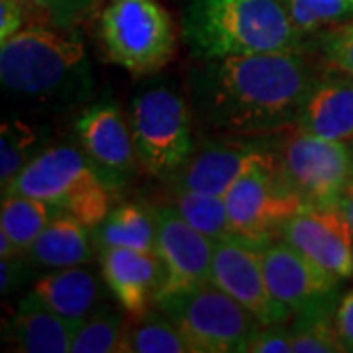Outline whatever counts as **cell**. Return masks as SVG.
I'll return each mask as SVG.
<instances>
[{
	"instance_id": "14",
	"label": "cell",
	"mask_w": 353,
	"mask_h": 353,
	"mask_svg": "<svg viewBox=\"0 0 353 353\" xmlns=\"http://www.w3.org/2000/svg\"><path fill=\"white\" fill-rule=\"evenodd\" d=\"M279 238L334 277H353V234L338 208H304L281 228Z\"/></svg>"
},
{
	"instance_id": "4",
	"label": "cell",
	"mask_w": 353,
	"mask_h": 353,
	"mask_svg": "<svg viewBox=\"0 0 353 353\" xmlns=\"http://www.w3.org/2000/svg\"><path fill=\"white\" fill-rule=\"evenodd\" d=\"M2 194H26L57 206L88 228L112 210V190L106 187L79 145H50L2 189Z\"/></svg>"
},
{
	"instance_id": "16",
	"label": "cell",
	"mask_w": 353,
	"mask_h": 353,
	"mask_svg": "<svg viewBox=\"0 0 353 353\" xmlns=\"http://www.w3.org/2000/svg\"><path fill=\"white\" fill-rule=\"evenodd\" d=\"M99 261L108 290L128 314L148 312L165 279L159 257L155 253L114 248L99 253Z\"/></svg>"
},
{
	"instance_id": "12",
	"label": "cell",
	"mask_w": 353,
	"mask_h": 353,
	"mask_svg": "<svg viewBox=\"0 0 353 353\" xmlns=\"http://www.w3.org/2000/svg\"><path fill=\"white\" fill-rule=\"evenodd\" d=\"M210 283L255 316L261 326L290 322L292 318L289 308L269 290L261 250L248 241L238 238L214 241Z\"/></svg>"
},
{
	"instance_id": "9",
	"label": "cell",
	"mask_w": 353,
	"mask_h": 353,
	"mask_svg": "<svg viewBox=\"0 0 353 353\" xmlns=\"http://www.w3.org/2000/svg\"><path fill=\"white\" fill-rule=\"evenodd\" d=\"M277 163L306 208H336L353 175V148L347 141L299 132L283 143Z\"/></svg>"
},
{
	"instance_id": "13",
	"label": "cell",
	"mask_w": 353,
	"mask_h": 353,
	"mask_svg": "<svg viewBox=\"0 0 353 353\" xmlns=\"http://www.w3.org/2000/svg\"><path fill=\"white\" fill-rule=\"evenodd\" d=\"M152 210L157 224L155 255L165 271L163 285L155 299L210 283L214 241L190 226L173 204L152 206Z\"/></svg>"
},
{
	"instance_id": "22",
	"label": "cell",
	"mask_w": 353,
	"mask_h": 353,
	"mask_svg": "<svg viewBox=\"0 0 353 353\" xmlns=\"http://www.w3.org/2000/svg\"><path fill=\"white\" fill-rule=\"evenodd\" d=\"M65 214L50 202L26 194H2L0 232L8 236L18 253H24L57 216Z\"/></svg>"
},
{
	"instance_id": "32",
	"label": "cell",
	"mask_w": 353,
	"mask_h": 353,
	"mask_svg": "<svg viewBox=\"0 0 353 353\" xmlns=\"http://www.w3.org/2000/svg\"><path fill=\"white\" fill-rule=\"evenodd\" d=\"M24 2L48 14L51 22L61 28H73L77 20L83 16L73 0H24Z\"/></svg>"
},
{
	"instance_id": "33",
	"label": "cell",
	"mask_w": 353,
	"mask_h": 353,
	"mask_svg": "<svg viewBox=\"0 0 353 353\" xmlns=\"http://www.w3.org/2000/svg\"><path fill=\"white\" fill-rule=\"evenodd\" d=\"M26 28L24 0H0V43Z\"/></svg>"
},
{
	"instance_id": "5",
	"label": "cell",
	"mask_w": 353,
	"mask_h": 353,
	"mask_svg": "<svg viewBox=\"0 0 353 353\" xmlns=\"http://www.w3.org/2000/svg\"><path fill=\"white\" fill-rule=\"evenodd\" d=\"M106 57L132 75H153L173 59L175 24L159 0H106L99 14Z\"/></svg>"
},
{
	"instance_id": "35",
	"label": "cell",
	"mask_w": 353,
	"mask_h": 353,
	"mask_svg": "<svg viewBox=\"0 0 353 353\" xmlns=\"http://www.w3.org/2000/svg\"><path fill=\"white\" fill-rule=\"evenodd\" d=\"M336 208L340 210V214L343 216V220L347 222V226H350L353 234V175L347 181V185L343 187V190H341L340 201H338Z\"/></svg>"
},
{
	"instance_id": "19",
	"label": "cell",
	"mask_w": 353,
	"mask_h": 353,
	"mask_svg": "<svg viewBox=\"0 0 353 353\" xmlns=\"http://www.w3.org/2000/svg\"><path fill=\"white\" fill-rule=\"evenodd\" d=\"M79 326V320H69L22 299L12 318L4 326V334L16 352L69 353L73 350Z\"/></svg>"
},
{
	"instance_id": "15",
	"label": "cell",
	"mask_w": 353,
	"mask_h": 353,
	"mask_svg": "<svg viewBox=\"0 0 353 353\" xmlns=\"http://www.w3.org/2000/svg\"><path fill=\"white\" fill-rule=\"evenodd\" d=\"M267 155L269 152L253 143H204L202 148H194L187 161L165 181L169 187L175 189L199 190L224 196L255 161Z\"/></svg>"
},
{
	"instance_id": "25",
	"label": "cell",
	"mask_w": 353,
	"mask_h": 353,
	"mask_svg": "<svg viewBox=\"0 0 353 353\" xmlns=\"http://www.w3.org/2000/svg\"><path fill=\"white\" fill-rule=\"evenodd\" d=\"M46 150V136L38 126L22 118H8L0 128V185L2 189L14 176Z\"/></svg>"
},
{
	"instance_id": "17",
	"label": "cell",
	"mask_w": 353,
	"mask_h": 353,
	"mask_svg": "<svg viewBox=\"0 0 353 353\" xmlns=\"http://www.w3.org/2000/svg\"><path fill=\"white\" fill-rule=\"evenodd\" d=\"M106 287L102 273L90 263L77 265L38 277L24 299L69 320L83 322L106 303Z\"/></svg>"
},
{
	"instance_id": "2",
	"label": "cell",
	"mask_w": 353,
	"mask_h": 353,
	"mask_svg": "<svg viewBox=\"0 0 353 353\" xmlns=\"http://www.w3.org/2000/svg\"><path fill=\"white\" fill-rule=\"evenodd\" d=\"M0 83L10 97L41 108H73L92 90L85 43L73 28L26 26L0 43Z\"/></svg>"
},
{
	"instance_id": "6",
	"label": "cell",
	"mask_w": 353,
	"mask_h": 353,
	"mask_svg": "<svg viewBox=\"0 0 353 353\" xmlns=\"http://www.w3.org/2000/svg\"><path fill=\"white\" fill-rule=\"evenodd\" d=\"M190 102L171 85L141 88L130 101L128 122L139 165L159 179L173 175L192 150Z\"/></svg>"
},
{
	"instance_id": "10",
	"label": "cell",
	"mask_w": 353,
	"mask_h": 353,
	"mask_svg": "<svg viewBox=\"0 0 353 353\" xmlns=\"http://www.w3.org/2000/svg\"><path fill=\"white\" fill-rule=\"evenodd\" d=\"M265 279L271 294L292 312V318L334 314L341 279L312 263L285 240H273L261 250Z\"/></svg>"
},
{
	"instance_id": "23",
	"label": "cell",
	"mask_w": 353,
	"mask_h": 353,
	"mask_svg": "<svg viewBox=\"0 0 353 353\" xmlns=\"http://www.w3.org/2000/svg\"><path fill=\"white\" fill-rule=\"evenodd\" d=\"M126 353H192L189 341L175 322L165 316L159 308L157 312H143L134 316V322L128 324L122 338V350Z\"/></svg>"
},
{
	"instance_id": "30",
	"label": "cell",
	"mask_w": 353,
	"mask_h": 353,
	"mask_svg": "<svg viewBox=\"0 0 353 353\" xmlns=\"http://www.w3.org/2000/svg\"><path fill=\"white\" fill-rule=\"evenodd\" d=\"M292 347V324L277 322L259 326L245 343V353H289Z\"/></svg>"
},
{
	"instance_id": "21",
	"label": "cell",
	"mask_w": 353,
	"mask_h": 353,
	"mask_svg": "<svg viewBox=\"0 0 353 353\" xmlns=\"http://www.w3.org/2000/svg\"><path fill=\"white\" fill-rule=\"evenodd\" d=\"M97 253L124 248L136 252L155 253L157 224L152 206L126 202L112 208L106 218L90 228Z\"/></svg>"
},
{
	"instance_id": "24",
	"label": "cell",
	"mask_w": 353,
	"mask_h": 353,
	"mask_svg": "<svg viewBox=\"0 0 353 353\" xmlns=\"http://www.w3.org/2000/svg\"><path fill=\"white\" fill-rule=\"evenodd\" d=\"M169 190H171V204L175 206L176 212L206 238H210L212 241L236 238L224 196L199 192V190L175 189V187H169Z\"/></svg>"
},
{
	"instance_id": "28",
	"label": "cell",
	"mask_w": 353,
	"mask_h": 353,
	"mask_svg": "<svg viewBox=\"0 0 353 353\" xmlns=\"http://www.w3.org/2000/svg\"><path fill=\"white\" fill-rule=\"evenodd\" d=\"M340 336L336 332L334 314L299 318L292 322L290 353H341Z\"/></svg>"
},
{
	"instance_id": "7",
	"label": "cell",
	"mask_w": 353,
	"mask_h": 353,
	"mask_svg": "<svg viewBox=\"0 0 353 353\" xmlns=\"http://www.w3.org/2000/svg\"><path fill=\"white\" fill-rule=\"evenodd\" d=\"M189 341L192 353H241L261 324L212 283L169 292L155 299Z\"/></svg>"
},
{
	"instance_id": "3",
	"label": "cell",
	"mask_w": 353,
	"mask_h": 353,
	"mask_svg": "<svg viewBox=\"0 0 353 353\" xmlns=\"http://www.w3.org/2000/svg\"><path fill=\"white\" fill-rule=\"evenodd\" d=\"M183 38L196 61L301 50L304 43L281 0H187Z\"/></svg>"
},
{
	"instance_id": "31",
	"label": "cell",
	"mask_w": 353,
	"mask_h": 353,
	"mask_svg": "<svg viewBox=\"0 0 353 353\" xmlns=\"http://www.w3.org/2000/svg\"><path fill=\"white\" fill-rule=\"evenodd\" d=\"M36 267L26 257L24 253H16L2 257L0 261V292L2 296H8L18 289H22L28 279L32 277V271Z\"/></svg>"
},
{
	"instance_id": "1",
	"label": "cell",
	"mask_w": 353,
	"mask_h": 353,
	"mask_svg": "<svg viewBox=\"0 0 353 353\" xmlns=\"http://www.w3.org/2000/svg\"><path fill=\"white\" fill-rule=\"evenodd\" d=\"M318 73L301 50L199 59L189 102L212 132L263 136L296 126Z\"/></svg>"
},
{
	"instance_id": "36",
	"label": "cell",
	"mask_w": 353,
	"mask_h": 353,
	"mask_svg": "<svg viewBox=\"0 0 353 353\" xmlns=\"http://www.w3.org/2000/svg\"><path fill=\"white\" fill-rule=\"evenodd\" d=\"M73 2H75L77 8H79V12L87 14L88 10H92L101 0H73Z\"/></svg>"
},
{
	"instance_id": "11",
	"label": "cell",
	"mask_w": 353,
	"mask_h": 353,
	"mask_svg": "<svg viewBox=\"0 0 353 353\" xmlns=\"http://www.w3.org/2000/svg\"><path fill=\"white\" fill-rule=\"evenodd\" d=\"M77 141L106 187L120 190L136 175L138 153L130 122L112 101L94 102L77 118Z\"/></svg>"
},
{
	"instance_id": "8",
	"label": "cell",
	"mask_w": 353,
	"mask_h": 353,
	"mask_svg": "<svg viewBox=\"0 0 353 353\" xmlns=\"http://www.w3.org/2000/svg\"><path fill=\"white\" fill-rule=\"evenodd\" d=\"M228 216L238 240L263 250L277 240L281 228L304 210V202L290 189L275 155H267L243 173L224 194Z\"/></svg>"
},
{
	"instance_id": "34",
	"label": "cell",
	"mask_w": 353,
	"mask_h": 353,
	"mask_svg": "<svg viewBox=\"0 0 353 353\" xmlns=\"http://www.w3.org/2000/svg\"><path fill=\"white\" fill-rule=\"evenodd\" d=\"M334 324L345 352H353V289L341 294L334 312Z\"/></svg>"
},
{
	"instance_id": "27",
	"label": "cell",
	"mask_w": 353,
	"mask_h": 353,
	"mask_svg": "<svg viewBox=\"0 0 353 353\" xmlns=\"http://www.w3.org/2000/svg\"><path fill=\"white\" fill-rule=\"evenodd\" d=\"M281 4L303 36L328 32L353 20V0H281Z\"/></svg>"
},
{
	"instance_id": "18",
	"label": "cell",
	"mask_w": 353,
	"mask_h": 353,
	"mask_svg": "<svg viewBox=\"0 0 353 353\" xmlns=\"http://www.w3.org/2000/svg\"><path fill=\"white\" fill-rule=\"evenodd\" d=\"M294 128L318 138L352 141L353 77L343 71L318 77Z\"/></svg>"
},
{
	"instance_id": "26",
	"label": "cell",
	"mask_w": 353,
	"mask_h": 353,
	"mask_svg": "<svg viewBox=\"0 0 353 353\" xmlns=\"http://www.w3.org/2000/svg\"><path fill=\"white\" fill-rule=\"evenodd\" d=\"M126 330L124 314L110 304H102L81 322L71 353H116L122 350Z\"/></svg>"
},
{
	"instance_id": "29",
	"label": "cell",
	"mask_w": 353,
	"mask_h": 353,
	"mask_svg": "<svg viewBox=\"0 0 353 353\" xmlns=\"http://www.w3.org/2000/svg\"><path fill=\"white\" fill-rule=\"evenodd\" d=\"M320 43L330 63L353 77V20L328 30Z\"/></svg>"
},
{
	"instance_id": "20",
	"label": "cell",
	"mask_w": 353,
	"mask_h": 353,
	"mask_svg": "<svg viewBox=\"0 0 353 353\" xmlns=\"http://www.w3.org/2000/svg\"><path fill=\"white\" fill-rule=\"evenodd\" d=\"M97 255L90 228L71 214L57 216L26 252L36 269L48 271L92 263Z\"/></svg>"
}]
</instances>
